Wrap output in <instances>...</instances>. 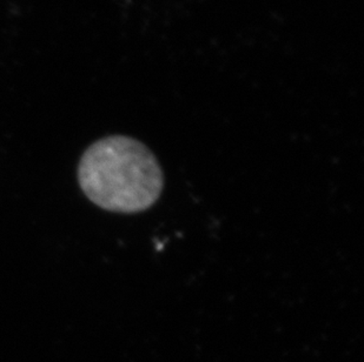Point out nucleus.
Wrapping results in <instances>:
<instances>
[{"instance_id": "1", "label": "nucleus", "mask_w": 364, "mask_h": 362, "mask_svg": "<svg viewBox=\"0 0 364 362\" xmlns=\"http://www.w3.org/2000/svg\"><path fill=\"white\" fill-rule=\"evenodd\" d=\"M78 181L84 194L110 212H143L162 194L164 175L155 154L141 141L111 136L82 154Z\"/></svg>"}]
</instances>
